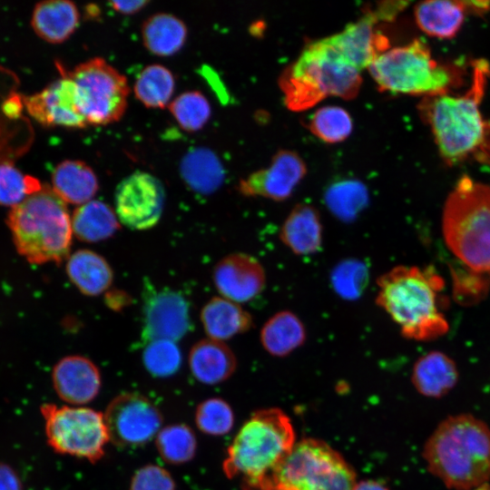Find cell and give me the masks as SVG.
Segmentation results:
<instances>
[{"label":"cell","mask_w":490,"mask_h":490,"mask_svg":"<svg viewBox=\"0 0 490 490\" xmlns=\"http://www.w3.org/2000/svg\"><path fill=\"white\" fill-rule=\"evenodd\" d=\"M113 9L122 15H134L141 11L146 5L149 4L148 1H111L109 2Z\"/></svg>","instance_id":"cell-44"},{"label":"cell","mask_w":490,"mask_h":490,"mask_svg":"<svg viewBox=\"0 0 490 490\" xmlns=\"http://www.w3.org/2000/svg\"><path fill=\"white\" fill-rule=\"evenodd\" d=\"M307 339L304 323L290 310L272 315L262 326L260 340L271 356L282 358L300 348Z\"/></svg>","instance_id":"cell-29"},{"label":"cell","mask_w":490,"mask_h":490,"mask_svg":"<svg viewBox=\"0 0 490 490\" xmlns=\"http://www.w3.org/2000/svg\"><path fill=\"white\" fill-rule=\"evenodd\" d=\"M274 490H352L356 473L326 442L305 438L295 444L272 475Z\"/></svg>","instance_id":"cell-9"},{"label":"cell","mask_w":490,"mask_h":490,"mask_svg":"<svg viewBox=\"0 0 490 490\" xmlns=\"http://www.w3.org/2000/svg\"><path fill=\"white\" fill-rule=\"evenodd\" d=\"M180 174L186 185L200 194H211L222 184L225 172L219 157L205 147L192 148L180 162Z\"/></svg>","instance_id":"cell-30"},{"label":"cell","mask_w":490,"mask_h":490,"mask_svg":"<svg viewBox=\"0 0 490 490\" xmlns=\"http://www.w3.org/2000/svg\"><path fill=\"white\" fill-rule=\"evenodd\" d=\"M119 228L115 211L101 201L92 200L78 206L72 216L73 234L83 242L105 240L113 237Z\"/></svg>","instance_id":"cell-32"},{"label":"cell","mask_w":490,"mask_h":490,"mask_svg":"<svg viewBox=\"0 0 490 490\" xmlns=\"http://www.w3.org/2000/svg\"><path fill=\"white\" fill-rule=\"evenodd\" d=\"M324 198L329 211L346 222L356 219L368 202L367 187L356 180H344L331 184Z\"/></svg>","instance_id":"cell-34"},{"label":"cell","mask_w":490,"mask_h":490,"mask_svg":"<svg viewBox=\"0 0 490 490\" xmlns=\"http://www.w3.org/2000/svg\"><path fill=\"white\" fill-rule=\"evenodd\" d=\"M295 444L291 421L282 410H258L228 447L222 470L230 479L240 476L242 490H274L273 473Z\"/></svg>","instance_id":"cell-4"},{"label":"cell","mask_w":490,"mask_h":490,"mask_svg":"<svg viewBox=\"0 0 490 490\" xmlns=\"http://www.w3.org/2000/svg\"><path fill=\"white\" fill-rule=\"evenodd\" d=\"M52 381L57 396L77 407L92 402L102 387L98 367L88 358L79 355L61 358L54 367Z\"/></svg>","instance_id":"cell-20"},{"label":"cell","mask_w":490,"mask_h":490,"mask_svg":"<svg viewBox=\"0 0 490 490\" xmlns=\"http://www.w3.org/2000/svg\"><path fill=\"white\" fill-rule=\"evenodd\" d=\"M459 378L456 362L441 351H430L415 362L411 382L416 390L429 398H441L450 393Z\"/></svg>","instance_id":"cell-24"},{"label":"cell","mask_w":490,"mask_h":490,"mask_svg":"<svg viewBox=\"0 0 490 490\" xmlns=\"http://www.w3.org/2000/svg\"><path fill=\"white\" fill-rule=\"evenodd\" d=\"M376 304L398 326L403 337L429 341L449 328L443 314V278L432 268L399 265L377 279Z\"/></svg>","instance_id":"cell-3"},{"label":"cell","mask_w":490,"mask_h":490,"mask_svg":"<svg viewBox=\"0 0 490 490\" xmlns=\"http://www.w3.org/2000/svg\"><path fill=\"white\" fill-rule=\"evenodd\" d=\"M71 282L85 296L94 297L109 289L113 273L108 261L90 250L73 253L66 263Z\"/></svg>","instance_id":"cell-28"},{"label":"cell","mask_w":490,"mask_h":490,"mask_svg":"<svg viewBox=\"0 0 490 490\" xmlns=\"http://www.w3.org/2000/svg\"><path fill=\"white\" fill-rule=\"evenodd\" d=\"M169 110L180 127L189 132L202 129L211 113L208 99L199 91L181 93L170 103Z\"/></svg>","instance_id":"cell-37"},{"label":"cell","mask_w":490,"mask_h":490,"mask_svg":"<svg viewBox=\"0 0 490 490\" xmlns=\"http://www.w3.org/2000/svg\"><path fill=\"white\" fill-rule=\"evenodd\" d=\"M280 241L294 254L309 256L322 249L323 226L318 211L311 204L292 208L279 229Z\"/></svg>","instance_id":"cell-22"},{"label":"cell","mask_w":490,"mask_h":490,"mask_svg":"<svg viewBox=\"0 0 490 490\" xmlns=\"http://www.w3.org/2000/svg\"><path fill=\"white\" fill-rule=\"evenodd\" d=\"M181 352L175 341L153 340L146 344L142 362L147 371L157 377L175 374L181 365Z\"/></svg>","instance_id":"cell-41"},{"label":"cell","mask_w":490,"mask_h":490,"mask_svg":"<svg viewBox=\"0 0 490 490\" xmlns=\"http://www.w3.org/2000/svg\"><path fill=\"white\" fill-rule=\"evenodd\" d=\"M306 173V163L297 152L280 150L272 157L268 167L240 180L238 191L247 197L282 201L291 196Z\"/></svg>","instance_id":"cell-17"},{"label":"cell","mask_w":490,"mask_h":490,"mask_svg":"<svg viewBox=\"0 0 490 490\" xmlns=\"http://www.w3.org/2000/svg\"><path fill=\"white\" fill-rule=\"evenodd\" d=\"M175 89L173 74L165 66L150 64L136 78L133 91L136 98L147 108L169 106Z\"/></svg>","instance_id":"cell-33"},{"label":"cell","mask_w":490,"mask_h":490,"mask_svg":"<svg viewBox=\"0 0 490 490\" xmlns=\"http://www.w3.org/2000/svg\"><path fill=\"white\" fill-rule=\"evenodd\" d=\"M352 490H389L385 485L375 480H362L356 483Z\"/></svg>","instance_id":"cell-45"},{"label":"cell","mask_w":490,"mask_h":490,"mask_svg":"<svg viewBox=\"0 0 490 490\" xmlns=\"http://www.w3.org/2000/svg\"><path fill=\"white\" fill-rule=\"evenodd\" d=\"M61 77L42 91L23 95L25 112L45 127L84 128L88 122L83 116L74 81L63 66Z\"/></svg>","instance_id":"cell-15"},{"label":"cell","mask_w":490,"mask_h":490,"mask_svg":"<svg viewBox=\"0 0 490 490\" xmlns=\"http://www.w3.org/2000/svg\"><path fill=\"white\" fill-rule=\"evenodd\" d=\"M48 445L57 453L100 461L110 437L103 413L86 407L57 406L40 407Z\"/></svg>","instance_id":"cell-10"},{"label":"cell","mask_w":490,"mask_h":490,"mask_svg":"<svg viewBox=\"0 0 490 490\" xmlns=\"http://www.w3.org/2000/svg\"><path fill=\"white\" fill-rule=\"evenodd\" d=\"M188 30L177 16L158 13L148 17L142 26V38L149 52L158 56H172L184 45Z\"/></svg>","instance_id":"cell-31"},{"label":"cell","mask_w":490,"mask_h":490,"mask_svg":"<svg viewBox=\"0 0 490 490\" xmlns=\"http://www.w3.org/2000/svg\"><path fill=\"white\" fill-rule=\"evenodd\" d=\"M52 189L65 203L80 206L92 201L99 182L93 170L84 162L65 160L53 172Z\"/></svg>","instance_id":"cell-27"},{"label":"cell","mask_w":490,"mask_h":490,"mask_svg":"<svg viewBox=\"0 0 490 490\" xmlns=\"http://www.w3.org/2000/svg\"><path fill=\"white\" fill-rule=\"evenodd\" d=\"M368 278V268L364 261L347 259L333 268L330 283L338 296L347 300H355L365 291Z\"/></svg>","instance_id":"cell-38"},{"label":"cell","mask_w":490,"mask_h":490,"mask_svg":"<svg viewBox=\"0 0 490 490\" xmlns=\"http://www.w3.org/2000/svg\"><path fill=\"white\" fill-rule=\"evenodd\" d=\"M80 13L69 0H45L35 5L31 17L34 33L50 44H62L77 29Z\"/></svg>","instance_id":"cell-25"},{"label":"cell","mask_w":490,"mask_h":490,"mask_svg":"<svg viewBox=\"0 0 490 490\" xmlns=\"http://www.w3.org/2000/svg\"><path fill=\"white\" fill-rule=\"evenodd\" d=\"M380 21L375 9H368L361 18L328 39L348 64L361 71L389 47L388 39L376 30Z\"/></svg>","instance_id":"cell-19"},{"label":"cell","mask_w":490,"mask_h":490,"mask_svg":"<svg viewBox=\"0 0 490 490\" xmlns=\"http://www.w3.org/2000/svg\"><path fill=\"white\" fill-rule=\"evenodd\" d=\"M0 490H23L22 483L8 465L0 463Z\"/></svg>","instance_id":"cell-43"},{"label":"cell","mask_w":490,"mask_h":490,"mask_svg":"<svg viewBox=\"0 0 490 490\" xmlns=\"http://www.w3.org/2000/svg\"><path fill=\"white\" fill-rule=\"evenodd\" d=\"M442 231L449 250L466 267L490 272V186L461 178L446 198Z\"/></svg>","instance_id":"cell-7"},{"label":"cell","mask_w":490,"mask_h":490,"mask_svg":"<svg viewBox=\"0 0 490 490\" xmlns=\"http://www.w3.org/2000/svg\"><path fill=\"white\" fill-rule=\"evenodd\" d=\"M173 477L164 467L147 464L135 471L129 490H175Z\"/></svg>","instance_id":"cell-42"},{"label":"cell","mask_w":490,"mask_h":490,"mask_svg":"<svg viewBox=\"0 0 490 490\" xmlns=\"http://www.w3.org/2000/svg\"><path fill=\"white\" fill-rule=\"evenodd\" d=\"M15 72L0 64V164L15 163L33 145L34 132Z\"/></svg>","instance_id":"cell-14"},{"label":"cell","mask_w":490,"mask_h":490,"mask_svg":"<svg viewBox=\"0 0 490 490\" xmlns=\"http://www.w3.org/2000/svg\"><path fill=\"white\" fill-rule=\"evenodd\" d=\"M110 441L122 447L141 446L162 428L160 409L147 397L124 392L113 397L103 413Z\"/></svg>","instance_id":"cell-12"},{"label":"cell","mask_w":490,"mask_h":490,"mask_svg":"<svg viewBox=\"0 0 490 490\" xmlns=\"http://www.w3.org/2000/svg\"><path fill=\"white\" fill-rule=\"evenodd\" d=\"M212 278L220 296L239 304L257 298L266 285L263 265L254 256L243 252L222 258L215 265Z\"/></svg>","instance_id":"cell-18"},{"label":"cell","mask_w":490,"mask_h":490,"mask_svg":"<svg viewBox=\"0 0 490 490\" xmlns=\"http://www.w3.org/2000/svg\"><path fill=\"white\" fill-rule=\"evenodd\" d=\"M194 421L197 428L206 435L224 436L233 427L234 413L224 399L211 397L197 406Z\"/></svg>","instance_id":"cell-39"},{"label":"cell","mask_w":490,"mask_h":490,"mask_svg":"<svg viewBox=\"0 0 490 490\" xmlns=\"http://www.w3.org/2000/svg\"><path fill=\"white\" fill-rule=\"evenodd\" d=\"M74 81L88 125H107L124 114L130 88L126 77L101 57L65 71Z\"/></svg>","instance_id":"cell-11"},{"label":"cell","mask_w":490,"mask_h":490,"mask_svg":"<svg viewBox=\"0 0 490 490\" xmlns=\"http://www.w3.org/2000/svg\"><path fill=\"white\" fill-rule=\"evenodd\" d=\"M489 76L488 62L475 60L470 87L463 94L427 96L418 104L440 156L449 165L466 162L490 165V121L480 110Z\"/></svg>","instance_id":"cell-1"},{"label":"cell","mask_w":490,"mask_h":490,"mask_svg":"<svg viewBox=\"0 0 490 490\" xmlns=\"http://www.w3.org/2000/svg\"><path fill=\"white\" fill-rule=\"evenodd\" d=\"M201 320L209 338L224 341L253 327L252 316L239 303L213 297L203 306Z\"/></svg>","instance_id":"cell-26"},{"label":"cell","mask_w":490,"mask_h":490,"mask_svg":"<svg viewBox=\"0 0 490 490\" xmlns=\"http://www.w3.org/2000/svg\"><path fill=\"white\" fill-rule=\"evenodd\" d=\"M428 472L450 490H474L490 480V426L470 413L441 420L426 440Z\"/></svg>","instance_id":"cell-2"},{"label":"cell","mask_w":490,"mask_h":490,"mask_svg":"<svg viewBox=\"0 0 490 490\" xmlns=\"http://www.w3.org/2000/svg\"><path fill=\"white\" fill-rule=\"evenodd\" d=\"M490 9V1L430 0L414 7L417 26L426 34L448 39L461 29L467 14L482 15Z\"/></svg>","instance_id":"cell-21"},{"label":"cell","mask_w":490,"mask_h":490,"mask_svg":"<svg viewBox=\"0 0 490 490\" xmlns=\"http://www.w3.org/2000/svg\"><path fill=\"white\" fill-rule=\"evenodd\" d=\"M18 252L33 264L60 263L72 246V218L66 203L51 186L11 209L7 217Z\"/></svg>","instance_id":"cell-6"},{"label":"cell","mask_w":490,"mask_h":490,"mask_svg":"<svg viewBox=\"0 0 490 490\" xmlns=\"http://www.w3.org/2000/svg\"><path fill=\"white\" fill-rule=\"evenodd\" d=\"M309 129L322 142L338 143L350 135L353 122L348 112L343 107L327 105L313 113L309 120Z\"/></svg>","instance_id":"cell-36"},{"label":"cell","mask_w":490,"mask_h":490,"mask_svg":"<svg viewBox=\"0 0 490 490\" xmlns=\"http://www.w3.org/2000/svg\"><path fill=\"white\" fill-rule=\"evenodd\" d=\"M286 106L300 112L323 99L355 98L360 89V71L348 64L328 37L309 43L279 76Z\"/></svg>","instance_id":"cell-5"},{"label":"cell","mask_w":490,"mask_h":490,"mask_svg":"<svg viewBox=\"0 0 490 490\" xmlns=\"http://www.w3.org/2000/svg\"><path fill=\"white\" fill-rule=\"evenodd\" d=\"M155 446L164 462L178 466L188 463L195 456L197 439L188 425L172 424L161 428L155 436Z\"/></svg>","instance_id":"cell-35"},{"label":"cell","mask_w":490,"mask_h":490,"mask_svg":"<svg viewBox=\"0 0 490 490\" xmlns=\"http://www.w3.org/2000/svg\"><path fill=\"white\" fill-rule=\"evenodd\" d=\"M42 187L36 178L24 174L15 163L0 164V205L13 208Z\"/></svg>","instance_id":"cell-40"},{"label":"cell","mask_w":490,"mask_h":490,"mask_svg":"<svg viewBox=\"0 0 490 490\" xmlns=\"http://www.w3.org/2000/svg\"><path fill=\"white\" fill-rule=\"evenodd\" d=\"M191 375L205 385H217L229 379L237 368V358L223 341L203 338L191 348L188 357Z\"/></svg>","instance_id":"cell-23"},{"label":"cell","mask_w":490,"mask_h":490,"mask_svg":"<svg viewBox=\"0 0 490 490\" xmlns=\"http://www.w3.org/2000/svg\"><path fill=\"white\" fill-rule=\"evenodd\" d=\"M142 341L159 339L178 341L190 329L187 299L172 289H154L147 285L142 309Z\"/></svg>","instance_id":"cell-16"},{"label":"cell","mask_w":490,"mask_h":490,"mask_svg":"<svg viewBox=\"0 0 490 490\" xmlns=\"http://www.w3.org/2000/svg\"><path fill=\"white\" fill-rule=\"evenodd\" d=\"M115 213L126 227L142 230L155 226L165 202V190L161 181L149 172L136 171L117 186Z\"/></svg>","instance_id":"cell-13"},{"label":"cell","mask_w":490,"mask_h":490,"mask_svg":"<svg viewBox=\"0 0 490 490\" xmlns=\"http://www.w3.org/2000/svg\"><path fill=\"white\" fill-rule=\"evenodd\" d=\"M369 74L382 92L424 97L448 93L463 81L455 64L435 59L420 39L388 47L368 65Z\"/></svg>","instance_id":"cell-8"}]
</instances>
